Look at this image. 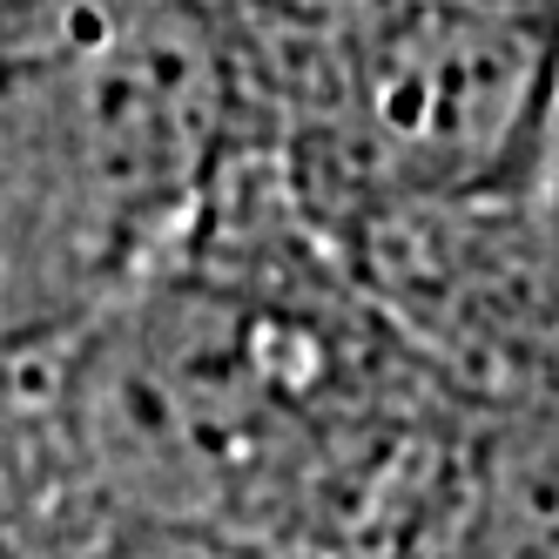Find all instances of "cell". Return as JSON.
Masks as SVG:
<instances>
[{
    "mask_svg": "<svg viewBox=\"0 0 559 559\" xmlns=\"http://www.w3.org/2000/svg\"><path fill=\"white\" fill-rule=\"evenodd\" d=\"M350 276L216 210L68 344L0 378L55 486L155 559H357L418 519L425 378Z\"/></svg>",
    "mask_w": 559,
    "mask_h": 559,
    "instance_id": "cell-1",
    "label": "cell"
},
{
    "mask_svg": "<svg viewBox=\"0 0 559 559\" xmlns=\"http://www.w3.org/2000/svg\"><path fill=\"white\" fill-rule=\"evenodd\" d=\"M546 48L526 8L412 0L357 14L331 115L317 129L324 189L344 216H378L425 195L506 182L533 129Z\"/></svg>",
    "mask_w": 559,
    "mask_h": 559,
    "instance_id": "cell-3",
    "label": "cell"
},
{
    "mask_svg": "<svg viewBox=\"0 0 559 559\" xmlns=\"http://www.w3.org/2000/svg\"><path fill=\"white\" fill-rule=\"evenodd\" d=\"M243 169V55L210 0L0 48V378L169 263Z\"/></svg>",
    "mask_w": 559,
    "mask_h": 559,
    "instance_id": "cell-2",
    "label": "cell"
}]
</instances>
